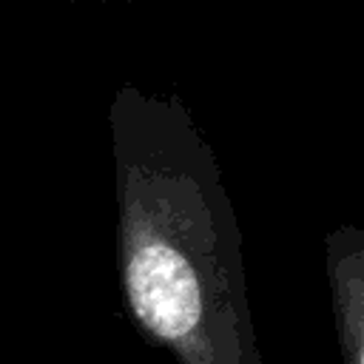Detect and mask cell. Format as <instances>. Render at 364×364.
Returning a JSON list of instances; mask_svg holds the SVG:
<instances>
[{
	"instance_id": "1",
	"label": "cell",
	"mask_w": 364,
	"mask_h": 364,
	"mask_svg": "<svg viewBox=\"0 0 364 364\" xmlns=\"http://www.w3.org/2000/svg\"><path fill=\"white\" fill-rule=\"evenodd\" d=\"M108 125L131 324L176 364H262L239 222L188 105L179 94L122 85Z\"/></svg>"
},
{
	"instance_id": "2",
	"label": "cell",
	"mask_w": 364,
	"mask_h": 364,
	"mask_svg": "<svg viewBox=\"0 0 364 364\" xmlns=\"http://www.w3.org/2000/svg\"><path fill=\"white\" fill-rule=\"evenodd\" d=\"M324 270L344 364H364V230L338 225L324 236Z\"/></svg>"
}]
</instances>
